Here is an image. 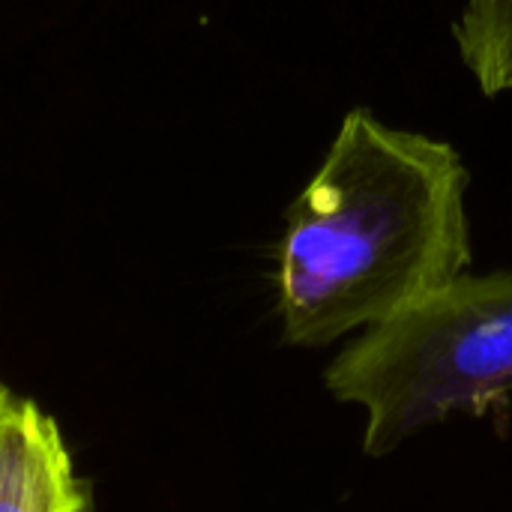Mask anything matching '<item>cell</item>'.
I'll return each mask as SVG.
<instances>
[{
    "mask_svg": "<svg viewBox=\"0 0 512 512\" xmlns=\"http://www.w3.org/2000/svg\"><path fill=\"white\" fill-rule=\"evenodd\" d=\"M9 399H12V390H9V387H6V384L0 381V411H3V405H6Z\"/></svg>",
    "mask_w": 512,
    "mask_h": 512,
    "instance_id": "5",
    "label": "cell"
},
{
    "mask_svg": "<svg viewBox=\"0 0 512 512\" xmlns=\"http://www.w3.org/2000/svg\"><path fill=\"white\" fill-rule=\"evenodd\" d=\"M453 42L462 66L483 96L512 90V0H462L453 18Z\"/></svg>",
    "mask_w": 512,
    "mask_h": 512,
    "instance_id": "4",
    "label": "cell"
},
{
    "mask_svg": "<svg viewBox=\"0 0 512 512\" xmlns=\"http://www.w3.org/2000/svg\"><path fill=\"white\" fill-rule=\"evenodd\" d=\"M90 486L78 477L63 432L33 399L0 411V512H87Z\"/></svg>",
    "mask_w": 512,
    "mask_h": 512,
    "instance_id": "3",
    "label": "cell"
},
{
    "mask_svg": "<svg viewBox=\"0 0 512 512\" xmlns=\"http://www.w3.org/2000/svg\"><path fill=\"white\" fill-rule=\"evenodd\" d=\"M324 387L363 414L372 459L459 414L483 417L512 396V270H468L357 333L330 360Z\"/></svg>",
    "mask_w": 512,
    "mask_h": 512,
    "instance_id": "2",
    "label": "cell"
},
{
    "mask_svg": "<svg viewBox=\"0 0 512 512\" xmlns=\"http://www.w3.org/2000/svg\"><path fill=\"white\" fill-rule=\"evenodd\" d=\"M471 171L426 132L351 108L285 210L276 312L294 348L378 327L474 264Z\"/></svg>",
    "mask_w": 512,
    "mask_h": 512,
    "instance_id": "1",
    "label": "cell"
}]
</instances>
